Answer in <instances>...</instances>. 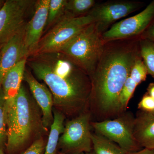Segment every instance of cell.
I'll list each match as a JSON object with an SVG mask.
<instances>
[{
  "label": "cell",
  "instance_id": "ba28073f",
  "mask_svg": "<svg viewBox=\"0 0 154 154\" xmlns=\"http://www.w3.org/2000/svg\"><path fill=\"white\" fill-rule=\"evenodd\" d=\"M33 1L7 0L0 10V49L25 25V18Z\"/></svg>",
  "mask_w": 154,
  "mask_h": 154
},
{
  "label": "cell",
  "instance_id": "5bb4252c",
  "mask_svg": "<svg viewBox=\"0 0 154 154\" xmlns=\"http://www.w3.org/2000/svg\"><path fill=\"white\" fill-rule=\"evenodd\" d=\"M133 135L139 146L154 149V115L140 110L134 118Z\"/></svg>",
  "mask_w": 154,
  "mask_h": 154
},
{
  "label": "cell",
  "instance_id": "7402d4cb",
  "mask_svg": "<svg viewBox=\"0 0 154 154\" xmlns=\"http://www.w3.org/2000/svg\"><path fill=\"white\" fill-rule=\"evenodd\" d=\"M147 74V71L140 56L133 65L130 73V77L138 85L145 81Z\"/></svg>",
  "mask_w": 154,
  "mask_h": 154
},
{
  "label": "cell",
  "instance_id": "3957f363",
  "mask_svg": "<svg viewBox=\"0 0 154 154\" xmlns=\"http://www.w3.org/2000/svg\"><path fill=\"white\" fill-rule=\"evenodd\" d=\"M7 123V149L19 151L27 143L36 127L37 119L33 105L23 86L11 105L5 106Z\"/></svg>",
  "mask_w": 154,
  "mask_h": 154
},
{
  "label": "cell",
  "instance_id": "30bf717a",
  "mask_svg": "<svg viewBox=\"0 0 154 154\" xmlns=\"http://www.w3.org/2000/svg\"><path fill=\"white\" fill-rule=\"evenodd\" d=\"M144 5L143 3L133 1L108 2L95 6L89 14L102 34L113 22L137 11Z\"/></svg>",
  "mask_w": 154,
  "mask_h": 154
},
{
  "label": "cell",
  "instance_id": "5b68a950",
  "mask_svg": "<svg viewBox=\"0 0 154 154\" xmlns=\"http://www.w3.org/2000/svg\"><path fill=\"white\" fill-rule=\"evenodd\" d=\"M93 23L94 19L89 13L76 17L65 15L42 36L33 55L59 51L81 30Z\"/></svg>",
  "mask_w": 154,
  "mask_h": 154
},
{
  "label": "cell",
  "instance_id": "1f68e13d",
  "mask_svg": "<svg viewBox=\"0 0 154 154\" xmlns=\"http://www.w3.org/2000/svg\"><path fill=\"white\" fill-rule=\"evenodd\" d=\"M152 113V114H154V112H153L152 113Z\"/></svg>",
  "mask_w": 154,
  "mask_h": 154
},
{
  "label": "cell",
  "instance_id": "4fadbf2b",
  "mask_svg": "<svg viewBox=\"0 0 154 154\" xmlns=\"http://www.w3.org/2000/svg\"><path fill=\"white\" fill-rule=\"evenodd\" d=\"M23 80L28 84L31 93L42 113V126L46 130L51 126L54 120L52 107L53 97L49 89L38 82L30 72L25 69Z\"/></svg>",
  "mask_w": 154,
  "mask_h": 154
},
{
  "label": "cell",
  "instance_id": "ffe728a7",
  "mask_svg": "<svg viewBox=\"0 0 154 154\" xmlns=\"http://www.w3.org/2000/svg\"><path fill=\"white\" fill-rule=\"evenodd\" d=\"M67 0H50L46 26L55 25L66 14Z\"/></svg>",
  "mask_w": 154,
  "mask_h": 154
},
{
  "label": "cell",
  "instance_id": "484cf974",
  "mask_svg": "<svg viewBox=\"0 0 154 154\" xmlns=\"http://www.w3.org/2000/svg\"><path fill=\"white\" fill-rule=\"evenodd\" d=\"M140 38L147 39L154 43V21L141 34Z\"/></svg>",
  "mask_w": 154,
  "mask_h": 154
},
{
  "label": "cell",
  "instance_id": "836d02e7",
  "mask_svg": "<svg viewBox=\"0 0 154 154\" xmlns=\"http://www.w3.org/2000/svg\"></svg>",
  "mask_w": 154,
  "mask_h": 154
},
{
  "label": "cell",
  "instance_id": "e0dca14e",
  "mask_svg": "<svg viewBox=\"0 0 154 154\" xmlns=\"http://www.w3.org/2000/svg\"><path fill=\"white\" fill-rule=\"evenodd\" d=\"M91 139L95 154H125L128 152L98 133L92 134Z\"/></svg>",
  "mask_w": 154,
  "mask_h": 154
},
{
  "label": "cell",
  "instance_id": "d4e9b609",
  "mask_svg": "<svg viewBox=\"0 0 154 154\" xmlns=\"http://www.w3.org/2000/svg\"><path fill=\"white\" fill-rule=\"evenodd\" d=\"M138 107L142 111L152 113L154 111V99L147 93L139 103Z\"/></svg>",
  "mask_w": 154,
  "mask_h": 154
},
{
  "label": "cell",
  "instance_id": "8fae6325",
  "mask_svg": "<svg viewBox=\"0 0 154 154\" xmlns=\"http://www.w3.org/2000/svg\"><path fill=\"white\" fill-rule=\"evenodd\" d=\"M49 2L50 0L36 1L34 14L30 21L25 24L24 42L30 56L36 52L45 27L47 25Z\"/></svg>",
  "mask_w": 154,
  "mask_h": 154
},
{
  "label": "cell",
  "instance_id": "f1b7e54d",
  "mask_svg": "<svg viewBox=\"0 0 154 154\" xmlns=\"http://www.w3.org/2000/svg\"><path fill=\"white\" fill-rule=\"evenodd\" d=\"M5 2V1H2V0H0V10H1V8H2Z\"/></svg>",
  "mask_w": 154,
  "mask_h": 154
},
{
  "label": "cell",
  "instance_id": "603a6c76",
  "mask_svg": "<svg viewBox=\"0 0 154 154\" xmlns=\"http://www.w3.org/2000/svg\"><path fill=\"white\" fill-rule=\"evenodd\" d=\"M5 100L2 91L0 90V147L7 140V117L5 110Z\"/></svg>",
  "mask_w": 154,
  "mask_h": 154
},
{
  "label": "cell",
  "instance_id": "cb8c5ba5",
  "mask_svg": "<svg viewBox=\"0 0 154 154\" xmlns=\"http://www.w3.org/2000/svg\"><path fill=\"white\" fill-rule=\"evenodd\" d=\"M46 145L42 139L34 141L25 151L20 154H43Z\"/></svg>",
  "mask_w": 154,
  "mask_h": 154
},
{
  "label": "cell",
  "instance_id": "44dd1931",
  "mask_svg": "<svg viewBox=\"0 0 154 154\" xmlns=\"http://www.w3.org/2000/svg\"><path fill=\"white\" fill-rule=\"evenodd\" d=\"M138 86L130 77L129 75L125 83L119 96V102L121 112L126 109L130 99Z\"/></svg>",
  "mask_w": 154,
  "mask_h": 154
},
{
  "label": "cell",
  "instance_id": "4316f807",
  "mask_svg": "<svg viewBox=\"0 0 154 154\" xmlns=\"http://www.w3.org/2000/svg\"><path fill=\"white\" fill-rule=\"evenodd\" d=\"M154 149H143L140 150L138 151L134 152H128L125 154H153Z\"/></svg>",
  "mask_w": 154,
  "mask_h": 154
},
{
  "label": "cell",
  "instance_id": "9c48e42d",
  "mask_svg": "<svg viewBox=\"0 0 154 154\" xmlns=\"http://www.w3.org/2000/svg\"><path fill=\"white\" fill-rule=\"evenodd\" d=\"M154 21V0L133 17L115 23L102 34L105 43L140 35Z\"/></svg>",
  "mask_w": 154,
  "mask_h": 154
},
{
  "label": "cell",
  "instance_id": "52a82bcc",
  "mask_svg": "<svg viewBox=\"0 0 154 154\" xmlns=\"http://www.w3.org/2000/svg\"><path fill=\"white\" fill-rule=\"evenodd\" d=\"M134 118L124 115L114 119L95 122L91 125L98 133L112 141L127 152L138 151L141 148L133 135Z\"/></svg>",
  "mask_w": 154,
  "mask_h": 154
},
{
  "label": "cell",
  "instance_id": "277c9868",
  "mask_svg": "<svg viewBox=\"0 0 154 154\" xmlns=\"http://www.w3.org/2000/svg\"><path fill=\"white\" fill-rule=\"evenodd\" d=\"M95 23L78 33L59 51L90 77L94 73L102 56L105 43Z\"/></svg>",
  "mask_w": 154,
  "mask_h": 154
},
{
  "label": "cell",
  "instance_id": "f546056e",
  "mask_svg": "<svg viewBox=\"0 0 154 154\" xmlns=\"http://www.w3.org/2000/svg\"><path fill=\"white\" fill-rule=\"evenodd\" d=\"M59 154H65L63 153H60ZM79 154H95L94 153V152H87V153H81Z\"/></svg>",
  "mask_w": 154,
  "mask_h": 154
},
{
  "label": "cell",
  "instance_id": "4dcf8cb0",
  "mask_svg": "<svg viewBox=\"0 0 154 154\" xmlns=\"http://www.w3.org/2000/svg\"><path fill=\"white\" fill-rule=\"evenodd\" d=\"M0 154H5L3 151L2 149L0 147Z\"/></svg>",
  "mask_w": 154,
  "mask_h": 154
},
{
  "label": "cell",
  "instance_id": "d6a6232c",
  "mask_svg": "<svg viewBox=\"0 0 154 154\" xmlns=\"http://www.w3.org/2000/svg\"><path fill=\"white\" fill-rule=\"evenodd\" d=\"M0 56H1V49H0Z\"/></svg>",
  "mask_w": 154,
  "mask_h": 154
},
{
  "label": "cell",
  "instance_id": "8992f818",
  "mask_svg": "<svg viewBox=\"0 0 154 154\" xmlns=\"http://www.w3.org/2000/svg\"><path fill=\"white\" fill-rule=\"evenodd\" d=\"M90 119V113H83L67 122L59 140L62 153L79 154L92 152Z\"/></svg>",
  "mask_w": 154,
  "mask_h": 154
},
{
  "label": "cell",
  "instance_id": "6da1fadb",
  "mask_svg": "<svg viewBox=\"0 0 154 154\" xmlns=\"http://www.w3.org/2000/svg\"><path fill=\"white\" fill-rule=\"evenodd\" d=\"M27 64L48 87L54 105L67 113L82 110L90 101L89 75L60 51L30 56Z\"/></svg>",
  "mask_w": 154,
  "mask_h": 154
},
{
  "label": "cell",
  "instance_id": "9a60e30c",
  "mask_svg": "<svg viewBox=\"0 0 154 154\" xmlns=\"http://www.w3.org/2000/svg\"><path fill=\"white\" fill-rule=\"evenodd\" d=\"M28 58L20 61L7 72L2 82L1 89L5 100V106L11 105L16 99L22 86Z\"/></svg>",
  "mask_w": 154,
  "mask_h": 154
},
{
  "label": "cell",
  "instance_id": "2e32d148",
  "mask_svg": "<svg viewBox=\"0 0 154 154\" xmlns=\"http://www.w3.org/2000/svg\"><path fill=\"white\" fill-rule=\"evenodd\" d=\"M54 120L51 126L48 141L45 146L43 154H56L61 135L63 132L64 126V116L57 111L53 112Z\"/></svg>",
  "mask_w": 154,
  "mask_h": 154
},
{
  "label": "cell",
  "instance_id": "7c38bea8",
  "mask_svg": "<svg viewBox=\"0 0 154 154\" xmlns=\"http://www.w3.org/2000/svg\"><path fill=\"white\" fill-rule=\"evenodd\" d=\"M25 24L1 48L0 90L3 79L7 72L20 61L26 58H28L30 56L24 42Z\"/></svg>",
  "mask_w": 154,
  "mask_h": 154
},
{
  "label": "cell",
  "instance_id": "ac0fdd59",
  "mask_svg": "<svg viewBox=\"0 0 154 154\" xmlns=\"http://www.w3.org/2000/svg\"><path fill=\"white\" fill-rule=\"evenodd\" d=\"M95 3L94 0L67 1L65 15L72 17L84 16L95 7Z\"/></svg>",
  "mask_w": 154,
  "mask_h": 154
},
{
  "label": "cell",
  "instance_id": "d6986e66",
  "mask_svg": "<svg viewBox=\"0 0 154 154\" xmlns=\"http://www.w3.org/2000/svg\"><path fill=\"white\" fill-rule=\"evenodd\" d=\"M139 43L141 57L148 74L154 78V43L147 39L140 38Z\"/></svg>",
  "mask_w": 154,
  "mask_h": 154
},
{
  "label": "cell",
  "instance_id": "7a4b0ae2",
  "mask_svg": "<svg viewBox=\"0 0 154 154\" xmlns=\"http://www.w3.org/2000/svg\"><path fill=\"white\" fill-rule=\"evenodd\" d=\"M139 39L131 44L106 46L90 77V101L99 114L110 117L121 112L120 93L135 60L140 56Z\"/></svg>",
  "mask_w": 154,
  "mask_h": 154
},
{
  "label": "cell",
  "instance_id": "83f0119b",
  "mask_svg": "<svg viewBox=\"0 0 154 154\" xmlns=\"http://www.w3.org/2000/svg\"><path fill=\"white\" fill-rule=\"evenodd\" d=\"M147 94L154 99V83L149 84L147 88Z\"/></svg>",
  "mask_w": 154,
  "mask_h": 154
}]
</instances>
